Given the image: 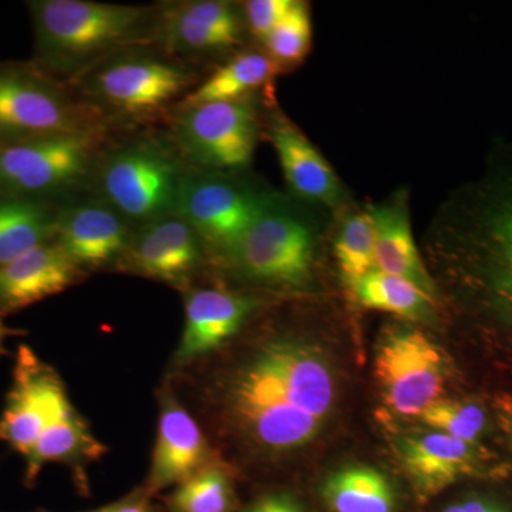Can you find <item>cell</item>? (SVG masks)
Wrapping results in <instances>:
<instances>
[{"label": "cell", "instance_id": "1", "mask_svg": "<svg viewBox=\"0 0 512 512\" xmlns=\"http://www.w3.org/2000/svg\"><path fill=\"white\" fill-rule=\"evenodd\" d=\"M335 376L318 350L296 340L265 343L225 383L238 429L266 451H289L318 436L335 404Z\"/></svg>", "mask_w": 512, "mask_h": 512}, {"label": "cell", "instance_id": "2", "mask_svg": "<svg viewBox=\"0 0 512 512\" xmlns=\"http://www.w3.org/2000/svg\"><path fill=\"white\" fill-rule=\"evenodd\" d=\"M436 244L468 266L485 301L512 320V143H498L478 177L441 204Z\"/></svg>", "mask_w": 512, "mask_h": 512}, {"label": "cell", "instance_id": "3", "mask_svg": "<svg viewBox=\"0 0 512 512\" xmlns=\"http://www.w3.org/2000/svg\"><path fill=\"white\" fill-rule=\"evenodd\" d=\"M0 444L25 460L28 487L47 464L79 468L104 453L73 406L62 377L26 345L16 353L12 386L0 414Z\"/></svg>", "mask_w": 512, "mask_h": 512}, {"label": "cell", "instance_id": "4", "mask_svg": "<svg viewBox=\"0 0 512 512\" xmlns=\"http://www.w3.org/2000/svg\"><path fill=\"white\" fill-rule=\"evenodd\" d=\"M28 5L35 29L33 62L67 83L124 50L157 46L158 5L93 0H33Z\"/></svg>", "mask_w": 512, "mask_h": 512}, {"label": "cell", "instance_id": "5", "mask_svg": "<svg viewBox=\"0 0 512 512\" xmlns=\"http://www.w3.org/2000/svg\"><path fill=\"white\" fill-rule=\"evenodd\" d=\"M190 63L160 47H138L110 56L69 82L110 123L153 119L178 107L198 84Z\"/></svg>", "mask_w": 512, "mask_h": 512}, {"label": "cell", "instance_id": "6", "mask_svg": "<svg viewBox=\"0 0 512 512\" xmlns=\"http://www.w3.org/2000/svg\"><path fill=\"white\" fill-rule=\"evenodd\" d=\"M190 168L170 136L144 134L106 148L90 192L138 227L174 214Z\"/></svg>", "mask_w": 512, "mask_h": 512}, {"label": "cell", "instance_id": "7", "mask_svg": "<svg viewBox=\"0 0 512 512\" xmlns=\"http://www.w3.org/2000/svg\"><path fill=\"white\" fill-rule=\"evenodd\" d=\"M111 134H62L0 147V198L63 205L82 197Z\"/></svg>", "mask_w": 512, "mask_h": 512}, {"label": "cell", "instance_id": "8", "mask_svg": "<svg viewBox=\"0 0 512 512\" xmlns=\"http://www.w3.org/2000/svg\"><path fill=\"white\" fill-rule=\"evenodd\" d=\"M113 128L69 83L35 62H0V147Z\"/></svg>", "mask_w": 512, "mask_h": 512}, {"label": "cell", "instance_id": "9", "mask_svg": "<svg viewBox=\"0 0 512 512\" xmlns=\"http://www.w3.org/2000/svg\"><path fill=\"white\" fill-rule=\"evenodd\" d=\"M316 235L308 215L275 194L227 261L259 284L298 288L311 279Z\"/></svg>", "mask_w": 512, "mask_h": 512}, {"label": "cell", "instance_id": "10", "mask_svg": "<svg viewBox=\"0 0 512 512\" xmlns=\"http://www.w3.org/2000/svg\"><path fill=\"white\" fill-rule=\"evenodd\" d=\"M170 138L191 168L239 173L251 164L255 153V106L248 99L178 107Z\"/></svg>", "mask_w": 512, "mask_h": 512}, {"label": "cell", "instance_id": "11", "mask_svg": "<svg viewBox=\"0 0 512 512\" xmlns=\"http://www.w3.org/2000/svg\"><path fill=\"white\" fill-rule=\"evenodd\" d=\"M275 197L238 178V173H218L190 168L174 214L200 235L205 249L227 259L252 222Z\"/></svg>", "mask_w": 512, "mask_h": 512}, {"label": "cell", "instance_id": "12", "mask_svg": "<svg viewBox=\"0 0 512 512\" xmlns=\"http://www.w3.org/2000/svg\"><path fill=\"white\" fill-rule=\"evenodd\" d=\"M375 377L390 412L403 419H419L443 399L446 357L419 329H387L377 342Z\"/></svg>", "mask_w": 512, "mask_h": 512}, {"label": "cell", "instance_id": "13", "mask_svg": "<svg viewBox=\"0 0 512 512\" xmlns=\"http://www.w3.org/2000/svg\"><path fill=\"white\" fill-rule=\"evenodd\" d=\"M157 47L192 63L241 45L244 12L222 0H187L158 5Z\"/></svg>", "mask_w": 512, "mask_h": 512}, {"label": "cell", "instance_id": "14", "mask_svg": "<svg viewBox=\"0 0 512 512\" xmlns=\"http://www.w3.org/2000/svg\"><path fill=\"white\" fill-rule=\"evenodd\" d=\"M134 225L106 202L89 195L60 205L55 242L83 272L117 266Z\"/></svg>", "mask_w": 512, "mask_h": 512}, {"label": "cell", "instance_id": "15", "mask_svg": "<svg viewBox=\"0 0 512 512\" xmlns=\"http://www.w3.org/2000/svg\"><path fill=\"white\" fill-rule=\"evenodd\" d=\"M205 247L195 229L171 214L134 228L117 268L170 285L190 281L204 259Z\"/></svg>", "mask_w": 512, "mask_h": 512}, {"label": "cell", "instance_id": "16", "mask_svg": "<svg viewBox=\"0 0 512 512\" xmlns=\"http://www.w3.org/2000/svg\"><path fill=\"white\" fill-rule=\"evenodd\" d=\"M394 448L420 500L434 498L461 478L476 474L483 461L477 444L434 430L402 434Z\"/></svg>", "mask_w": 512, "mask_h": 512}, {"label": "cell", "instance_id": "17", "mask_svg": "<svg viewBox=\"0 0 512 512\" xmlns=\"http://www.w3.org/2000/svg\"><path fill=\"white\" fill-rule=\"evenodd\" d=\"M212 463L210 444L190 413L167 397L161 407L156 447L146 491L154 494L177 487Z\"/></svg>", "mask_w": 512, "mask_h": 512}, {"label": "cell", "instance_id": "18", "mask_svg": "<svg viewBox=\"0 0 512 512\" xmlns=\"http://www.w3.org/2000/svg\"><path fill=\"white\" fill-rule=\"evenodd\" d=\"M256 302L239 293L217 288L195 289L185 299V323L180 346L175 353L178 366L208 355L245 325Z\"/></svg>", "mask_w": 512, "mask_h": 512}, {"label": "cell", "instance_id": "19", "mask_svg": "<svg viewBox=\"0 0 512 512\" xmlns=\"http://www.w3.org/2000/svg\"><path fill=\"white\" fill-rule=\"evenodd\" d=\"M84 276L55 241L0 268V316L13 315L76 285Z\"/></svg>", "mask_w": 512, "mask_h": 512}, {"label": "cell", "instance_id": "20", "mask_svg": "<svg viewBox=\"0 0 512 512\" xmlns=\"http://www.w3.org/2000/svg\"><path fill=\"white\" fill-rule=\"evenodd\" d=\"M268 137L284 171L286 183L306 201L328 207L345 202V190L328 161L284 114L269 119Z\"/></svg>", "mask_w": 512, "mask_h": 512}, {"label": "cell", "instance_id": "21", "mask_svg": "<svg viewBox=\"0 0 512 512\" xmlns=\"http://www.w3.org/2000/svg\"><path fill=\"white\" fill-rule=\"evenodd\" d=\"M376 224L377 271L412 282L436 299L437 289L417 248L406 197L369 208Z\"/></svg>", "mask_w": 512, "mask_h": 512}, {"label": "cell", "instance_id": "22", "mask_svg": "<svg viewBox=\"0 0 512 512\" xmlns=\"http://www.w3.org/2000/svg\"><path fill=\"white\" fill-rule=\"evenodd\" d=\"M282 67L264 52L238 53L211 76L202 80L178 107L217 101L248 100L249 96L274 80ZM177 107V109H178Z\"/></svg>", "mask_w": 512, "mask_h": 512}, {"label": "cell", "instance_id": "23", "mask_svg": "<svg viewBox=\"0 0 512 512\" xmlns=\"http://www.w3.org/2000/svg\"><path fill=\"white\" fill-rule=\"evenodd\" d=\"M60 205L0 198V268L55 241Z\"/></svg>", "mask_w": 512, "mask_h": 512}, {"label": "cell", "instance_id": "24", "mask_svg": "<svg viewBox=\"0 0 512 512\" xmlns=\"http://www.w3.org/2000/svg\"><path fill=\"white\" fill-rule=\"evenodd\" d=\"M323 498L332 512H394L392 484L375 468H340L323 484Z\"/></svg>", "mask_w": 512, "mask_h": 512}, {"label": "cell", "instance_id": "25", "mask_svg": "<svg viewBox=\"0 0 512 512\" xmlns=\"http://www.w3.org/2000/svg\"><path fill=\"white\" fill-rule=\"evenodd\" d=\"M353 296L365 308L392 313L412 322H431L436 313V299L412 282L380 271L363 278L353 289Z\"/></svg>", "mask_w": 512, "mask_h": 512}, {"label": "cell", "instance_id": "26", "mask_svg": "<svg viewBox=\"0 0 512 512\" xmlns=\"http://www.w3.org/2000/svg\"><path fill=\"white\" fill-rule=\"evenodd\" d=\"M335 256L340 275L350 291L377 271L376 224L370 210L350 214L335 239Z\"/></svg>", "mask_w": 512, "mask_h": 512}, {"label": "cell", "instance_id": "27", "mask_svg": "<svg viewBox=\"0 0 512 512\" xmlns=\"http://www.w3.org/2000/svg\"><path fill=\"white\" fill-rule=\"evenodd\" d=\"M232 504L231 477L215 463L177 485L168 500L171 512H231Z\"/></svg>", "mask_w": 512, "mask_h": 512}, {"label": "cell", "instance_id": "28", "mask_svg": "<svg viewBox=\"0 0 512 512\" xmlns=\"http://www.w3.org/2000/svg\"><path fill=\"white\" fill-rule=\"evenodd\" d=\"M424 426L466 443L477 444L485 430L484 410L463 400L440 399L419 417Z\"/></svg>", "mask_w": 512, "mask_h": 512}, {"label": "cell", "instance_id": "29", "mask_svg": "<svg viewBox=\"0 0 512 512\" xmlns=\"http://www.w3.org/2000/svg\"><path fill=\"white\" fill-rule=\"evenodd\" d=\"M312 42V22L308 6L298 2L288 18L262 40L266 55L279 66L301 62Z\"/></svg>", "mask_w": 512, "mask_h": 512}, {"label": "cell", "instance_id": "30", "mask_svg": "<svg viewBox=\"0 0 512 512\" xmlns=\"http://www.w3.org/2000/svg\"><path fill=\"white\" fill-rule=\"evenodd\" d=\"M296 5L298 0H249L244 6L245 25L262 42Z\"/></svg>", "mask_w": 512, "mask_h": 512}, {"label": "cell", "instance_id": "31", "mask_svg": "<svg viewBox=\"0 0 512 512\" xmlns=\"http://www.w3.org/2000/svg\"><path fill=\"white\" fill-rule=\"evenodd\" d=\"M90 512H157V510L151 501V495L147 493L146 488H143L128 494L116 503L104 505Z\"/></svg>", "mask_w": 512, "mask_h": 512}, {"label": "cell", "instance_id": "32", "mask_svg": "<svg viewBox=\"0 0 512 512\" xmlns=\"http://www.w3.org/2000/svg\"><path fill=\"white\" fill-rule=\"evenodd\" d=\"M245 512H303L301 505L288 494H269L249 505Z\"/></svg>", "mask_w": 512, "mask_h": 512}, {"label": "cell", "instance_id": "33", "mask_svg": "<svg viewBox=\"0 0 512 512\" xmlns=\"http://www.w3.org/2000/svg\"><path fill=\"white\" fill-rule=\"evenodd\" d=\"M443 512H508L500 504L484 498H468L460 503L451 504Z\"/></svg>", "mask_w": 512, "mask_h": 512}, {"label": "cell", "instance_id": "34", "mask_svg": "<svg viewBox=\"0 0 512 512\" xmlns=\"http://www.w3.org/2000/svg\"><path fill=\"white\" fill-rule=\"evenodd\" d=\"M22 330L12 329L3 322L2 316H0V356H8L9 352L6 349V340L13 338V336H22Z\"/></svg>", "mask_w": 512, "mask_h": 512}, {"label": "cell", "instance_id": "35", "mask_svg": "<svg viewBox=\"0 0 512 512\" xmlns=\"http://www.w3.org/2000/svg\"><path fill=\"white\" fill-rule=\"evenodd\" d=\"M507 430H508V436H510L511 446H512V416L507 421Z\"/></svg>", "mask_w": 512, "mask_h": 512}]
</instances>
